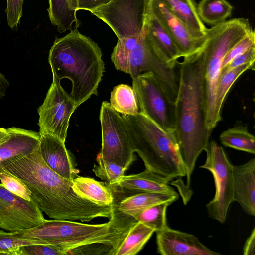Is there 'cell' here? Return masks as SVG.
I'll return each instance as SVG.
<instances>
[{
    "mask_svg": "<svg viewBox=\"0 0 255 255\" xmlns=\"http://www.w3.org/2000/svg\"><path fill=\"white\" fill-rule=\"evenodd\" d=\"M219 139L225 147L255 153V137L249 132L248 126L241 122H236L232 128L223 131Z\"/></svg>",
    "mask_w": 255,
    "mask_h": 255,
    "instance_id": "cell-25",
    "label": "cell"
},
{
    "mask_svg": "<svg viewBox=\"0 0 255 255\" xmlns=\"http://www.w3.org/2000/svg\"><path fill=\"white\" fill-rule=\"evenodd\" d=\"M37 244H47L41 240L17 237L13 232L0 230V255H18L19 247Z\"/></svg>",
    "mask_w": 255,
    "mask_h": 255,
    "instance_id": "cell-33",
    "label": "cell"
},
{
    "mask_svg": "<svg viewBox=\"0 0 255 255\" xmlns=\"http://www.w3.org/2000/svg\"><path fill=\"white\" fill-rule=\"evenodd\" d=\"M65 142L52 135L41 134L39 148L46 164L61 177L71 180L79 173L74 156L66 147Z\"/></svg>",
    "mask_w": 255,
    "mask_h": 255,
    "instance_id": "cell-16",
    "label": "cell"
},
{
    "mask_svg": "<svg viewBox=\"0 0 255 255\" xmlns=\"http://www.w3.org/2000/svg\"><path fill=\"white\" fill-rule=\"evenodd\" d=\"M144 31L155 50L170 67L176 68L178 59L182 56L173 39L160 22L153 15L148 14Z\"/></svg>",
    "mask_w": 255,
    "mask_h": 255,
    "instance_id": "cell-19",
    "label": "cell"
},
{
    "mask_svg": "<svg viewBox=\"0 0 255 255\" xmlns=\"http://www.w3.org/2000/svg\"><path fill=\"white\" fill-rule=\"evenodd\" d=\"M205 55L202 50L179 63L175 136L189 186L196 161L209 143L212 131L206 125Z\"/></svg>",
    "mask_w": 255,
    "mask_h": 255,
    "instance_id": "cell-2",
    "label": "cell"
},
{
    "mask_svg": "<svg viewBox=\"0 0 255 255\" xmlns=\"http://www.w3.org/2000/svg\"><path fill=\"white\" fill-rule=\"evenodd\" d=\"M234 201L247 214L255 216V158L233 166Z\"/></svg>",
    "mask_w": 255,
    "mask_h": 255,
    "instance_id": "cell-18",
    "label": "cell"
},
{
    "mask_svg": "<svg viewBox=\"0 0 255 255\" xmlns=\"http://www.w3.org/2000/svg\"><path fill=\"white\" fill-rule=\"evenodd\" d=\"M170 204L168 202L159 203L128 215L135 222H140L152 228L155 232L163 231L168 227L166 213Z\"/></svg>",
    "mask_w": 255,
    "mask_h": 255,
    "instance_id": "cell-30",
    "label": "cell"
},
{
    "mask_svg": "<svg viewBox=\"0 0 255 255\" xmlns=\"http://www.w3.org/2000/svg\"><path fill=\"white\" fill-rule=\"evenodd\" d=\"M253 30L248 19L244 18L226 20L208 29L203 50L205 57L206 125L211 131L217 125L214 105L223 59L231 48Z\"/></svg>",
    "mask_w": 255,
    "mask_h": 255,
    "instance_id": "cell-6",
    "label": "cell"
},
{
    "mask_svg": "<svg viewBox=\"0 0 255 255\" xmlns=\"http://www.w3.org/2000/svg\"><path fill=\"white\" fill-rule=\"evenodd\" d=\"M140 35L118 39L111 54V60L117 70L128 73L129 54L138 42Z\"/></svg>",
    "mask_w": 255,
    "mask_h": 255,
    "instance_id": "cell-31",
    "label": "cell"
},
{
    "mask_svg": "<svg viewBox=\"0 0 255 255\" xmlns=\"http://www.w3.org/2000/svg\"><path fill=\"white\" fill-rule=\"evenodd\" d=\"M205 151V162L199 167L212 173L215 186L214 196L206 208L210 218L223 224L229 207L234 202L233 165L223 148L215 141L209 142Z\"/></svg>",
    "mask_w": 255,
    "mask_h": 255,
    "instance_id": "cell-7",
    "label": "cell"
},
{
    "mask_svg": "<svg viewBox=\"0 0 255 255\" xmlns=\"http://www.w3.org/2000/svg\"><path fill=\"white\" fill-rule=\"evenodd\" d=\"M244 255H255V228H254L248 238L246 239L243 248Z\"/></svg>",
    "mask_w": 255,
    "mask_h": 255,
    "instance_id": "cell-40",
    "label": "cell"
},
{
    "mask_svg": "<svg viewBox=\"0 0 255 255\" xmlns=\"http://www.w3.org/2000/svg\"><path fill=\"white\" fill-rule=\"evenodd\" d=\"M171 12L195 38H205L208 29L200 18L194 0H163Z\"/></svg>",
    "mask_w": 255,
    "mask_h": 255,
    "instance_id": "cell-22",
    "label": "cell"
},
{
    "mask_svg": "<svg viewBox=\"0 0 255 255\" xmlns=\"http://www.w3.org/2000/svg\"><path fill=\"white\" fill-rule=\"evenodd\" d=\"M171 180L145 169L138 174L124 175L109 188L112 191L124 193L148 192L178 196L169 185Z\"/></svg>",
    "mask_w": 255,
    "mask_h": 255,
    "instance_id": "cell-17",
    "label": "cell"
},
{
    "mask_svg": "<svg viewBox=\"0 0 255 255\" xmlns=\"http://www.w3.org/2000/svg\"><path fill=\"white\" fill-rule=\"evenodd\" d=\"M99 119L102 147L97 156L128 169L135 160L134 152L125 121L107 101L102 103Z\"/></svg>",
    "mask_w": 255,
    "mask_h": 255,
    "instance_id": "cell-8",
    "label": "cell"
},
{
    "mask_svg": "<svg viewBox=\"0 0 255 255\" xmlns=\"http://www.w3.org/2000/svg\"><path fill=\"white\" fill-rule=\"evenodd\" d=\"M9 137L8 129L0 128V145L5 142Z\"/></svg>",
    "mask_w": 255,
    "mask_h": 255,
    "instance_id": "cell-42",
    "label": "cell"
},
{
    "mask_svg": "<svg viewBox=\"0 0 255 255\" xmlns=\"http://www.w3.org/2000/svg\"><path fill=\"white\" fill-rule=\"evenodd\" d=\"M255 46H253L234 58L229 64L222 68L220 75L241 65L247 63H255Z\"/></svg>",
    "mask_w": 255,
    "mask_h": 255,
    "instance_id": "cell-38",
    "label": "cell"
},
{
    "mask_svg": "<svg viewBox=\"0 0 255 255\" xmlns=\"http://www.w3.org/2000/svg\"><path fill=\"white\" fill-rule=\"evenodd\" d=\"M154 232V229L140 222H133L111 248L109 255H136Z\"/></svg>",
    "mask_w": 255,
    "mask_h": 255,
    "instance_id": "cell-21",
    "label": "cell"
},
{
    "mask_svg": "<svg viewBox=\"0 0 255 255\" xmlns=\"http://www.w3.org/2000/svg\"><path fill=\"white\" fill-rule=\"evenodd\" d=\"M178 196L166 194L142 192L135 193L125 197L115 205L117 211L129 215L161 203L171 204L176 201Z\"/></svg>",
    "mask_w": 255,
    "mask_h": 255,
    "instance_id": "cell-24",
    "label": "cell"
},
{
    "mask_svg": "<svg viewBox=\"0 0 255 255\" xmlns=\"http://www.w3.org/2000/svg\"><path fill=\"white\" fill-rule=\"evenodd\" d=\"M18 255H65L50 244H37L24 245L18 248Z\"/></svg>",
    "mask_w": 255,
    "mask_h": 255,
    "instance_id": "cell-36",
    "label": "cell"
},
{
    "mask_svg": "<svg viewBox=\"0 0 255 255\" xmlns=\"http://www.w3.org/2000/svg\"><path fill=\"white\" fill-rule=\"evenodd\" d=\"M96 161L98 164L94 165L93 171L97 177L104 181L105 184L109 187L124 176L127 170L126 168L98 156L96 157Z\"/></svg>",
    "mask_w": 255,
    "mask_h": 255,
    "instance_id": "cell-32",
    "label": "cell"
},
{
    "mask_svg": "<svg viewBox=\"0 0 255 255\" xmlns=\"http://www.w3.org/2000/svg\"><path fill=\"white\" fill-rule=\"evenodd\" d=\"M250 69H255V63L241 65L220 75L217 85L214 105L215 118L217 124L222 120L223 104L230 88L243 73Z\"/></svg>",
    "mask_w": 255,
    "mask_h": 255,
    "instance_id": "cell-27",
    "label": "cell"
},
{
    "mask_svg": "<svg viewBox=\"0 0 255 255\" xmlns=\"http://www.w3.org/2000/svg\"><path fill=\"white\" fill-rule=\"evenodd\" d=\"M149 0H111L90 11L108 24L118 39L140 35L148 14Z\"/></svg>",
    "mask_w": 255,
    "mask_h": 255,
    "instance_id": "cell-11",
    "label": "cell"
},
{
    "mask_svg": "<svg viewBox=\"0 0 255 255\" xmlns=\"http://www.w3.org/2000/svg\"><path fill=\"white\" fill-rule=\"evenodd\" d=\"M24 0H7V21L8 26L12 29H17L22 14Z\"/></svg>",
    "mask_w": 255,
    "mask_h": 255,
    "instance_id": "cell-37",
    "label": "cell"
},
{
    "mask_svg": "<svg viewBox=\"0 0 255 255\" xmlns=\"http://www.w3.org/2000/svg\"><path fill=\"white\" fill-rule=\"evenodd\" d=\"M7 129L9 137L0 145L1 162L18 155L27 154L39 144V132L15 127Z\"/></svg>",
    "mask_w": 255,
    "mask_h": 255,
    "instance_id": "cell-20",
    "label": "cell"
},
{
    "mask_svg": "<svg viewBox=\"0 0 255 255\" xmlns=\"http://www.w3.org/2000/svg\"><path fill=\"white\" fill-rule=\"evenodd\" d=\"M9 86V82L6 77L0 72V98L5 95L7 88Z\"/></svg>",
    "mask_w": 255,
    "mask_h": 255,
    "instance_id": "cell-41",
    "label": "cell"
},
{
    "mask_svg": "<svg viewBox=\"0 0 255 255\" xmlns=\"http://www.w3.org/2000/svg\"><path fill=\"white\" fill-rule=\"evenodd\" d=\"M1 162V159L0 158V164Z\"/></svg>",
    "mask_w": 255,
    "mask_h": 255,
    "instance_id": "cell-43",
    "label": "cell"
},
{
    "mask_svg": "<svg viewBox=\"0 0 255 255\" xmlns=\"http://www.w3.org/2000/svg\"><path fill=\"white\" fill-rule=\"evenodd\" d=\"M130 226L127 217L114 207L111 217L105 223L45 219L33 228L13 232L17 237L42 241L68 255L73 249L93 244H104L112 248Z\"/></svg>",
    "mask_w": 255,
    "mask_h": 255,
    "instance_id": "cell-4",
    "label": "cell"
},
{
    "mask_svg": "<svg viewBox=\"0 0 255 255\" xmlns=\"http://www.w3.org/2000/svg\"><path fill=\"white\" fill-rule=\"evenodd\" d=\"M111 107L122 115H135L139 113L137 100L132 87L119 84L111 93Z\"/></svg>",
    "mask_w": 255,
    "mask_h": 255,
    "instance_id": "cell-29",
    "label": "cell"
},
{
    "mask_svg": "<svg viewBox=\"0 0 255 255\" xmlns=\"http://www.w3.org/2000/svg\"><path fill=\"white\" fill-rule=\"evenodd\" d=\"M102 52L98 44L77 28L62 38H55L49 53L53 78H66L72 83L69 96L77 107L97 89L104 72Z\"/></svg>",
    "mask_w": 255,
    "mask_h": 255,
    "instance_id": "cell-3",
    "label": "cell"
},
{
    "mask_svg": "<svg viewBox=\"0 0 255 255\" xmlns=\"http://www.w3.org/2000/svg\"><path fill=\"white\" fill-rule=\"evenodd\" d=\"M48 15L52 24L60 33H64L72 27L77 28L80 22L76 17V12L69 4L70 0H48Z\"/></svg>",
    "mask_w": 255,
    "mask_h": 255,
    "instance_id": "cell-26",
    "label": "cell"
},
{
    "mask_svg": "<svg viewBox=\"0 0 255 255\" xmlns=\"http://www.w3.org/2000/svg\"><path fill=\"white\" fill-rule=\"evenodd\" d=\"M77 108L60 82L53 78L44 102L38 109L40 134H48L65 142L69 120Z\"/></svg>",
    "mask_w": 255,
    "mask_h": 255,
    "instance_id": "cell-12",
    "label": "cell"
},
{
    "mask_svg": "<svg viewBox=\"0 0 255 255\" xmlns=\"http://www.w3.org/2000/svg\"><path fill=\"white\" fill-rule=\"evenodd\" d=\"M111 0H70L71 8L77 11L86 10L90 12L108 3Z\"/></svg>",
    "mask_w": 255,
    "mask_h": 255,
    "instance_id": "cell-39",
    "label": "cell"
},
{
    "mask_svg": "<svg viewBox=\"0 0 255 255\" xmlns=\"http://www.w3.org/2000/svg\"><path fill=\"white\" fill-rule=\"evenodd\" d=\"M133 151L145 169L169 178L186 176L174 132L166 131L141 113L122 115Z\"/></svg>",
    "mask_w": 255,
    "mask_h": 255,
    "instance_id": "cell-5",
    "label": "cell"
},
{
    "mask_svg": "<svg viewBox=\"0 0 255 255\" xmlns=\"http://www.w3.org/2000/svg\"><path fill=\"white\" fill-rule=\"evenodd\" d=\"M139 112L166 131L175 129V103L171 102L160 82L151 72L140 74L132 79Z\"/></svg>",
    "mask_w": 255,
    "mask_h": 255,
    "instance_id": "cell-9",
    "label": "cell"
},
{
    "mask_svg": "<svg viewBox=\"0 0 255 255\" xmlns=\"http://www.w3.org/2000/svg\"><path fill=\"white\" fill-rule=\"evenodd\" d=\"M0 180L4 187L15 195L31 200V193L27 186L18 178L0 167Z\"/></svg>",
    "mask_w": 255,
    "mask_h": 255,
    "instance_id": "cell-34",
    "label": "cell"
},
{
    "mask_svg": "<svg viewBox=\"0 0 255 255\" xmlns=\"http://www.w3.org/2000/svg\"><path fill=\"white\" fill-rule=\"evenodd\" d=\"M71 181L73 191L81 198L102 206L114 203L113 192L105 183L78 175Z\"/></svg>",
    "mask_w": 255,
    "mask_h": 255,
    "instance_id": "cell-23",
    "label": "cell"
},
{
    "mask_svg": "<svg viewBox=\"0 0 255 255\" xmlns=\"http://www.w3.org/2000/svg\"><path fill=\"white\" fill-rule=\"evenodd\" d=\"M253 46H255V34L254 30L237 42L227 52L222 62L221 69L234 58Z\"/></svg>",
    "mask_w": 255,
    "mask_h": 255,
    "instance_id": "cell-35",
    "label": "cell"
},
{
    "mask_svg": "<svg viewBox=\"0 0 255 255\" xmlns=\"http://www.w3.org/2000/svg\"><path fill=\"white\" fill-rule=\"evenodd\" d=\"M0 167L27 186L31 200L50 218L89 222L97 217H111L114 203L99 206L76 194L72 181L57 174L43 160L39 144L27 154L2 161Z\"/></svg>",
    "mask_w": 255,
    "mask_h": 255,
    "instance_id": "cell-1",
    "label": "cell"
},
{
    "mask_svg": "<svg viewBox=\"0 0 255 255\" xmlns=\"http://www.w3.org/2000/svg\"><path fill=\"white\" fill-rule=\"evenodd\" d=\"M145 72L155 75L169 100L175 103L179 87V73L176 68L169 66L163 61L143 30L129 54L128 74L133 79Z\"/></svg>",
    "mask_w": 255,
    "mask_h": 255,
    "instance_id": "cell-10",
    "label": "cell"
},
{
    "mask_svg": "<svg viewBox=\"0 0 255 255\" xmlns=\"http://www.w3.org/2000/svg\"><path fill=\"white\" fill-rule=\"evenodd\" d=\"M148 13L162 24L182 57L197 54L203 48L207 37L204 39L193 37L185 25L171 12L163 0H149Z\"/></svg>",
    "mask_w": 255,
    "mask_h": 255,
    "instance_id": "cell-14",
    "label": "cell"
},
{
    "mask_svg": "<svg viewBox=\"0 0 255 255\" xmlns=\"http://www.w3.org/2000/svg\"><path fill=\"white\" fill-rule=\"evenodd\" d=\"M45 219L42 211L32 200L15 195L0 183V229L21 231L34 228Z\"/></svg>",
    "mask_w": 255,
    "mask_h": 255,
    "instance_id": "cell-13",
    "label": "cell"
},
{
    "mask_svg": "<svg viewBox=\"0 0 255 255\" xmlns=\"http://www.w3.org/2000/svg\"><path fill=\"white\" fill-rule=\"evenodd\" d=\"M232 9V5L226 0H201L197 5L202 21L212 26L226 21Z\"/></svg>",
    "mask_w": 255,
    "mask_h": 255,
    "instance_id": "cell-28",
    "label": "cell"
},
{
    "mask_svg": "<svg viewBox=\"0 0 255 255\" xmlns=\"http://www.w3.org/2000/svg\"><path fill=\"white\" fill-rule=\"evenodd\" d=\"M157 252L162 255H220L201 243L194 235L169 227L155 232Z\"/></svg>",
    "mask_w": 255,
    "mask_h": 255,
    "instance_id": "cell-15",
    "label": "cell"
}]
</instances>
